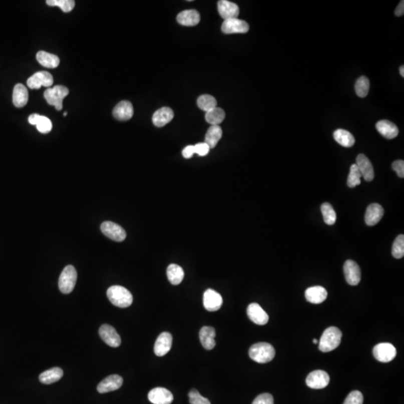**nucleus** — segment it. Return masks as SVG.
Listing matches in <instances>:
<instances>
[{
    "instance_id": "45",
    "label": "nucleus",
    "mask_w": 404,
    "mask_h": 404,
    "mask_svg": "<svg viewBox=\"0 0 404 404\" xmlns=\"http://www.w3.org/2000/svg\"><path fill=\"white\" fill-rule=\"evenodd\" d=\"M195 146V150H196V154H199V156H206L208 154L210 151V147L205 143V142H202V143L196 144Z\"/></svg>"
},
{
    "instance_id": "21",
    "label": "nucleus",
    "mask_w": 404,
    "mask_h": 404,
    "mask_svg": "<svg viewBox=\"0 0 404 404\" xmlns=\"http://www.w3.org/2000/svg\"><path fill=\"white\" fill-rule=\"evenodd\" d=\"M134 107L128 101H122L117 104L113 110L115 119L119 121H128L134 116Z\"/></svg>"
},
{
    "instance_id": "23",
    "label": "nucleus",
    "mask_w": 404,
    "mask_h": 404,
    "mask_svg": "<svg viewBox=\"0 0 404 404\" xmlns=\"http://www.w3.org/2000/svg\"><path fill=\"white\" fill-rule=\"evenodd\" d=\"M200 19V14L193 9L183 11L177 17L178 24L185 27H194L199 24Z\"/></svg>"
},
{
    "instance_id": "13",
    "label": "nucleus",
    "mask_w": 404,
    "mask_h": 404,
    "mask_svg": "<svg viewBox=\"0 0 404 404\" xmlns=\"http://www.w3.org/2000/svg\"><path fill=\"white\" fill-rule=\"evenodd\" d=\"M148 397L150 402L154 404H171L174 400L172 393L161 387L151 389L148 393Z\"/></svg>"
},
{
    "instance_id": "24",
    "label": "nucleus",
    "mask_w": 404,
    "mask_h": 404,
    "mask_svg": "<svg viewBox=\"0 0 404 404\" xmlns=\"http://www.w3.org/2000/svg\"><path fill=\"white\" fill-rule=\"evenodd\" d=\"M173 118L174 113L172 109L169 107H163L159 109L153 115V124L157 128H162L169 123Z\"/></svg>"
},
{
    "instance_id": "11",
    "label": "nucleus",
    "mask_w": 404,
    "mask_h": 404,
    "mask_svg": "<svg viewBox=\"0 0 404 404\" xmlns=\"http://www.w3.org/2000/svg\"><path fill=\"white\" fill-rule=\"evenodd\" d=\"M249 26L246 21L238 18L225 20L222 25V31L225 34L246 33L249 32Z\"/></svg>"
},
{
    "instance_id": "27",
    "label": "nucleus",
    "mask_w": 404,
    "mask_h": 404,
    "mask_svg": "<svg viewBox=\"0 0 404 404\" xmlns=\"http://www.w3.org/2000/svg\"><path fill=\"white\" fill-rule=\"evenodd\" d=\"M29 101V92L27 87L18 83L14 88L13 104L18 108L25 107Z\"/></svg>"
},
{
    "instance_id": "18",
    "label": "nucleus",
    "mask_w": 404,
    "mask_h": 404,
    "mask_svg": "<svg viewBox=\"0 0 404 404\" xmlns=\"http://www.w3.org/2000/svg\"><path fill=\"white\" fill-rule=\"evenodd\" d=\"M172 346V335L169 332H163L156 340L154 350L157 356H163L170 351Z\"/></svg>"
},
{
    "instance_id": "50",
    "label": "nucleus",
    "mask_w": 404,
    "mask_h": 404,
    "mask_svg": "<svg viewBox=\"0 0 404 404\" xmlns=\"http://www.w3.org/2000/svg\"><path fill=\"white\" fill-rule=\"evenodd\" d=\"M313 343H318V340H317V339L314 338V340H313Z\"/></svg>"
},
{
    "instance_id": "20",
    "label": "nucleus",
    "mask_w": 404,
    "mask_h": 404,
    "mask_svg": "<svg viewBox=\"0 0 404 404\" xmlns=\"http://www.w3.org/2000/svg\"><path fill=\"white\" fill-rule=\"evenodd\" d=\"M384 215L383 207L379 204H371L367 207L364 215L365 223L368 226L376 225L382 219Z\"/></svg>"
},
{
    "instance_id": "47",
    "label": "nucleus",
    "mask_w": 404,
    "mask_h": 404,
    "mask_svg": "<svg viewBox=\"0 0 404 404\" xmlns=\"http://www.w3.org/2000/svg\"><path fill=\"white\" fill-rule=\"evenodd\" d=\"M394 14H395V15L397 17L403 16L404 14V1H403V0L400 1V3H399L398 6H397V7L396 8Z\"/></svg>"
},
{
    "instance_id": "41",
    "label": "nucleus",
    "mask_w": 404,
    "mask_h": 404,
    "mask_svg": "<svg viewBox=\"0 0 404 404\" xmlns=\"http://www.w3.org/2000/svg\"><path fill=\"white\" fill-rule=\"evenodd\" d=\"M188 395L191 404H211L208 399L203 397L196 389L190 390Z\"/></svg>"
},
{
    "instance_id": "10",
    "label": "nucleus",
    "mask_w": 404,
    "mask_h": 404,
    "mask_svg": "<svg viewBox=\"0 0 404 404\" xmlns=\"http://www.w3.org/2000/svg\"><path fill=\"white\" fill-rule=\"evenodd\" d=\"M345 279L349 285L355 286L361 281V269L359 266L352 260H347L343 265Z\"/></svg>"
},
{
    "instance_id": "49",
    "label": "nucleus",
    "mask_w": 404,
    "mask_h": 404,
    "mask_svg": "<svg viewBox=\"0 0 404 404\" xmlns=\"http://www.w3.org/2000/svg\"><path fill=\"white\" fill-rule=\"evenodd\" d=\"M400 74L402 77H404V66H402L400 68Z\"/></svg>"
},
{
    "instance_id": "14",
    "label": "nucleus",
    "mask_w": 404,
    "mask_h": 404,
    "mask_svg": "<svg viewBox=\"0 0 404 404\" xmlns=\"http://www.w3.org/2000/svg\"><path fill=\"white\" fill-rule=\"evenodd\" d=\"M123 384V378L117 374L110 375L98 384V392L101 394L119 389Z\"/></svg>"
},
{
    "instance_id": "34",
    "label": "nucleus",
    "mask_w": 404,
    "mask_h": 404,
    "mask_svg": "<svg viewBox=\"0 0 404 404\" xmlns=\"http://www.w3.org/2000/svg\"><path fill=\"white\" fill-rule=\"evenodd\" d=\"M197 105L203 111L206 113L216 108L217 101L214 97L210 95H203L199 97L197 100Z\"/></svg>"
},
{
    "instance_id": "16",
    "label": "nucleus",
    "mask_w": 404,
    "mask_h": 404,
    "mask_svg": "<svg viewBox=\"0 0 404 404\" xmlns=\"http://www.w3.org/2000/svg\"><path fill=\"white\" fill-rule=\"evenodd\" d=\"M247 314L249 318L255 324L262 326L268 323V314L258 303H251L248 306Z\"/></svg>"
},
{
    "instance_id": "4",
    "label": "nucleus",
    "mask_w": 404,
    "mask_h": 404,
    "mask_svg": "<svg viewBox=\"0 0 404 404\" xmlns=\"http://www.w3.org/2000/svg\"><path fill=\"white\" fill-rule=\"evenodd\" d=\"M69 94V89L66 86H56L48 88L44 93L45 99L49 105L54 106L56 110L60 111L63 109V100Z\"/></svg>"
},
{
    "instance_id": "29",
    "label": "nucleus",
    "mask_w": 404,
    "mask_h": 404,
    "mask_svg": "<svg viewBox=\"0 0 404 404\" xmlns=\"http://www.w3.org/2000/svg\"><path fill=\"white\" fill-rule=\"evenodd\" d=\"M36 59L42 66L47 68H56L60 66V58L45 51H39L36 55Z\"/></svg>"
},
{
    "instance_id": "15",
    "label": "nucleus",
    "mask_w": 404,
    "mask_h": 404,
    "mask_svg": "<svg viewBox=\"0 0 404 404\" xmlns=\"http://www.w3.org/2000/svg\"><path fill=\"white\" fill-rule=\"evenodd\" d=\"M203 302L207 311H216L222 307L223 300L219 293L212 289H208L204 292Z\"/></svg>"
},
{
    "instance_id": "36",
    "label": "nucleus",
    "mask_w": 404,
    "mask_h": 404,
    "mask_svg": "<svg viewBox=\"0 0 404 404\" xmlns=\"http://www.w3.org/2000/svg\"><path fill=\"white\" fill-rule=\"evenodd\" d=\"M370 90V81L366 77H361L355 84V91L359 98H365Z\"/></svg>"
},
{
    "instance_id": "1",
    "label": "nucleus",
    "mask_w": 404,
    "mask_h": 404,
    "mask_svg": "<svg viewBox=\"0 0 404 404\" xmlns=\"http://www.w3.org/2000/svg\"><path fill=\"white\" fill-rule=\"evenodd\" d=\"M107 296L110 302L119 308H128L133 303V295L131 292L122 287V286L114 285L107 290Z\"/></svg>"
},
{
    "instance_id": "31",
    "label": "nucleus",
    "mask_w": 404,
    "mask_h": 404,
    "mask_svg": "<svg viewBox=\"0 0 404 404\" xmlns=\"http://www.w3.org/2000/svg\"><path fill=\"white\" fill-rule=\"evenodd\" d=\"M222 136V128L219 125H212L205 136V143L210 148H214Z\"/></svg>"
},
{
    "instance_id": "42",
    "label": "nucleus",
    "mask_w": 404,
    "mask_h": 404,
    "mask_svg": "<svg viewBox=\"0 0 404 404\" xmlns=\"http://www.w3.org/2000/svg\"><path fill=\"white\" fill-rule=\"evenodd\" d=\"M362 394L359 391H352L348 394L343 404H363Z\"/></svg>"
},
{
    "instance_id": "32",
    "label": "nucleus",
    "mask_w": 404,
    "mask_h": 404,
    "mask_svg": "<svg viewBox=\"0 0 404 404\" xmlns=\"http://www.w3.org/2000/svg\"><path fill=\"white\" fill-rule=\"evenodd\" d=\"M167 276L171 284L178 285L184 279V269L177 264H170L167 268Z\"/></svg>"
},
{
    "instance_id": "30",
    "label": "nucleus",
    "mask_w": 404,
    "mask_h": 404,
    "mask_svg": "<svg viewBox=\"0 0 404 404\" xmlns=\"http://www.w3.org/2000/svg\"><path fill=\"white\" fill-rule=\"evenodd\" d=\"M333 137L339 145L344 148H351L355 144V138L349 131L337 129L334 132Z\"/></svg>"
},
{
    "instance_id": "8",
    "label": "nucleus",
    "mask_w": 404,
    "mask_h": 404,
    "mask_svg": "<svg viewBox=\"0 0 404 404\" xmlns=\"http://www.w3.org/2000/svg\"><path fill=\"white\" fill-rule=\"evenodd\" d=\"M330 378L324 370H317L311 372L306 378V384L313 389H322L329 385Z\"/></svg>"
},
{
    "instance_id": "3",
    "label": "nucleus",
    "mask_w": 404,
    "mask_h": 404,
    "mask_svg": "<svg viewBox=\"0 0 404 404\" xmlns=\"http://www.w3.org/2000/svg\"><path fill=\"white\" fill-rule=\"evenodd\" d=\"M342 332L338 328H327L318 341L319 349L323 352H330L336 349L341 341Z\"/></svg>"
},
{
    "instance_id": "22",
    "label": "nucleus",
    "mask_w": 404,
    "mask_h": 404,
    "mask_svg": "<svg viewBox=\"0 0 404 404\" xmlns=\"http://www.w3.org/2000/svg\"><path fill=\"white\" fill-rule=\"evenodd\" d=\"M327 291L321 286H314L307 289L305 292V299L312 304H320L326 300Z\"/></svg>"
},
{
    "instance_id": "35",
    "label": "nucleus",
    "mask_w": 404,
    "mask_h": 404,
    "mask_svg": "<svg viewBox=\"0 0 404 404\" xmlns=\"http://www.w3.org/2000/svg\"><path fill=\"white\" fill-rule=\"evenodd\" d=\"M321 212L325 223L332 225L336 222L337 216L335 210L329 203H323L321 205Z\"/></svg>"
},
{
    "instance_id": "39",
    "label": "nucleus",
    "mask_w": 404,
    "mask_h": 404,
    "mask_svg": "<svg viewBox=\"0 0 404 404\" xmlns=\"http://www.w3.org/2000/svg\"><path fill=\"white\" fill-rule=\"evenodd\" d=\"M46 3L50 6H58L66 13L71 12L75 6L74 0H47Z\"/></svg>"
},
{
    "instance_id": "25",
    "label": "nucleus",
    "mask_w": 404,
    "mask_h": 404,
    "mask_svg": "<svg viewBox=\"0 0 404 404\" xmlns=\"http://www.w3.org/2000/svg\"><path fill=\"white\" fill-rule=\"evenodd\" d=\"M376 128L379 134L388 139H394L399 134L397 127L388 120L379 121L376 123Z\"/></svg>"
},
{
    "instance_id": "48",
    "label": "nucleus",
    "mask_w": 404,
    "mask_h": 404,
    "mask_svg": "<svg viewBox=\"0 0 404 404\" xmlns=\"http://www.w3.org/2000/svg\"><path fill=\"white\" fill-rule=\"evenodd\" d=\"M40 115L39 114H33L29 117V122H30V125H37L38 122H39V118H40Z\"/></svg>"
},
{
    "instance_id": "9",
    "label": "nucleus",
    "mask_w": 404,
    "mask_h": 404,
    "mask_svg": "<svg viewBox=\"0 0 404 404\" xmlns=\"http://www.w3.org/2000/svg\"><path fill=\"white\" fill-rule=\"evenodd\" d=\"M53 84L54 77L48 71H39L27 80V86L31 89H39L42 86L48 89Z\"/></svg>"
},
{
    "instance_id": "33",
    "label": "nucleus",
    "mask_w": 404,
    "mask_h": 404,
    "mask_svg": "<svg viewBox=\"0 0 404 404\" xmlns=\"http://www.w3.org/2000/svg\"><path fill=\"white\" fill-rule=\"evenodd\" d=\"M225 113L222 109L216 107L213 110L206 113L205 119L207 123L212 125H219L223 122Z\"/></svg>"
},
{
    "instance_id": "46",
    "label": "nucleus",
    "mask_w": 404,
    "mask_h": 404,
    "mask_svg": "<svg viewBox=\"0 0 404 404\" xmlns=\"http://www.w3.org/2000/svg\"><path fill=\"white\" fill-rule=\"evenodd\" d=\"M196 154V150H195L194 145H188L182 151L183 156L186 159H190L193 157V154Z\"/></svg>"
},
{
    "instance_id": "40",
    "label": "nucleus",
    "mask_w": 404,
    "mask_h": 404,
    "mask_svg": "<svg viewBox=\"0 0 404 404\" xmlns=\"http://www.w3.org/2000/svg\"><path fill=\"white\" fill-rule=\"evenodd\" d=\"M38 131L42 134H46L52 131L53 125L51 121L46 116H41L37 125Z\"/></svg>"
},
{
    "instance_id": "17",
    "label": "nucleus",
    "mask_w": 404,
    "mask_h": 404,
    "mask_svg": "<svg viewBox=\"0 0 404 404\" xmlns=\"http://www.w3.org/2000/svg\"><path fill=\"white\" fill-rule=\"evenodd\" d=\"M357 167L359 169L361 177L366 181H372L374 178V170L370 160L364 154H360L356 157Z\"/></svg>"
},
{
    "instance_id": "43",
    "label": "nucleus",
    "mask_w": 404,
    "mask_h": 404,
    "mask_svg": "<svg viewBox=\"0 0 404 404\" xmlns=\"http://www.w3.org/2000/svg\"><path fill=\"white\" fill-rule=\"evenodd\" d=\"M252 404H274L273 397L268 393H264L258 395Z\"/></svg>"
},
{
    "instance_id": "28",
    "label": "nucleus",
    "mask_w": 404,
    "mask_h": 404,
    "mask_svg": "<svg viewBox=\"0 0 404 404\" xmlns=\"http://www.w3.org/2000/svg\"><path fill=\"white\" fill-rule=\"evenodd\" d=\"M63 374L64 372L63 369L58 367H53L41 373L39 375V380L42 383L50 385L61 379Z\"/></svg>"
},
{
    "instance_id": "44",
    "label": "nucleus",
    "mask_w": 404,
    "mask_h": 404,
    "mask_svg": "<svg viewBox=\"0 0 404 404\" xmlns=\"http://www.w3.org/2000/svg\"><path fill=\"white\" fill-rule=\"evenodd\" d=\"M392 169L400 178L404 177V161L403 160H396L392 163Z\"/></svg>"
},
{
    "instance_id": "26",
    "label": "nucleus",
    "mask_w": 404,
    "mask_h": 404,
    "mask_svg": "<svg viewBox=\"0 0 404 404\" xmlns=\"http://www.w3.org/2000/svg\"><path fill=\"white\" fill-rule=\"evenodd\" d=\"M215 337H216V331L214 328L211 326H204L199 332L201 343L204 348L207 350L213 349L216 346Z\"/></svg>"
},
{
    "instance_id": "19",
    "label": "nucleus",
    "mask_w": 404,
    "mask_h": 404,
    "mask_svg": "<svg viewBox=\"0 0 404 404\" xmlns=\"http://www.w3.org/2000/svg\"><path fill=\"white\" fill-rule=\"evenodd\" d=\"M218 11L219 15L224 20L237 18L240 14V9L235 3L227 0H220L218 2Z\"/></svg>"
},
{
    "instance_id": "51",
    "label": "nucleus",
    "mask_w": 404,
    "mask_h": 404,
    "mask_svg": "<svg viewBox=\"0 0 404 404\" xmlns=\"http://www.w3.org/2000/svg\"><path fill=\"white\" fill-rule=\"evenodd\" d=\"M67 114H68V113H66H66H64V116H67Z\"/></svg>"
},
{
    "instance_id": "12",
    "label": "nucleus",
    "mask_w": 404,
    "mask_h": 404,
    "mask_svg": "<svg viewBox=\"0 0 404 404\" xmlns=\"http://www.w3.org/2000/svg\"><path fill=\"white\" fill-rule=\"evenodd\" d=\"M99 335L102 340L112 347H119L122 343L120 335L110 325H102L99 329Z\"/></svg>"
},
{
    "instance_id": "5",
    "label": "nucleus",
    "mask_w": 404,
    "mask_h": 404,
    "mask_svg": "<svg viewBox=\"0 0 404 404\" xmlns=\"http://www.w3.org/2000/svg\"><path fill=\"white\" fill-rule=\"evenodd\" d=\"M77 272L75 267L67 266L60 275L59 280V287L60 291L65 294L71 293L75 287L77 283Z\"/></svg>"
},
{
    "instance_id": "37",
    "label": "nucleus",
    "mask_w": 404,
    "mask_h": 404,
    "mask_svg": "<svg viewBox=\"0 0 404 404\" xmlns=\"http://www.w3.org/2000/svg\"><path fill=\"white\" fill-rule=\"evenodd\" d=\"M361 174L356 164H352L349 169V176L347 178V185L350 188H354L361 184Z\"/></svg>"
},
{
    "instance_id": "7",
    "label": "nucleus",
    "mask_w": 404,
    "mask_h": 404,
    "mask_svg": "<svg viewBox=\"0 0 404 404\" xmlns=\"http://www.w3.org/2000/svg\"><path fill=\"white\" fill-rule=\"evenodd\" d=\"M101 229L106 237L114 241L122 242L126 239L127 234L125 229L115 222L110 221L103 222L101 225Z\"/></svg>"
},
{
    "instance_id": "6",
    "label": "nucleus",
    "mask_w": 404,
    "mask_h": 404,
    "mask_svg": "<svg viewBox=\"0 0 404 404\" xmlns=\"http://www.w3.org/2000/svg\"><path fill=\"white\" fill-rule=\"evenodd\" d=\"M373 353L377 361L387 363L395 358L397 350L391 343H380L374 346Z\"/></svg>"
},
{
    "instance_id": "38",
    "label": "nucleus",
    "mask_w": 404,
    "mask_h": 404,
    "mask_svg": "<svg viewBox=\"0 0 404 404\" xmlns=\"http://www.w3.org/2000/svg\"><path fill=\"white\" fill-rule=\"evenodd\" d=\"M392 255L397 259L403 258L404 256V235L400 234L397 236L394 240L392 246Z\"/></svg>"
},
{
    "instance_id": "2",
    "label": "nucleus",
    "mask_w": 404,
    "mask_h": 404,
    "mask_svg": "<svg viewBox=\"0 0 404 404\" xmlns=\"http://www.w3.org/2000/svg\"><path fill=\"white\" fill-rule=\"evenodd\" d=\"M249 355L253 361L260 364H264L273 359L275 355V350L270 343L260 342L251 346Z\"/></svg>"
}]
</instances>
